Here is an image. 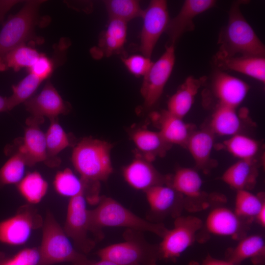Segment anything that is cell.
<instances>
[{"label": "cell", "mask_w": 265, "mask_h": 265, "mask_svg": "<svg viewBox=\"0 0 265 265\" xmlns=\"http://www.w3.org/2000/svg\"><path fill=\"white\" fill-rule=\"evenodd\" d=\"M243 1H237L231 7L227 26L220 34L219 50L215 58L242 56L264 57L265 46L243 17L240 6Z\"/></svg>", "instance_id": "6da1fadb"}, {"label": "cell", "mask_w": 265, "mask_h": 265, "mask_svg": "<svg viewBox=\"0 0 265 265\" xmlns=\"http://www.w3.org/2000/svg\"><path fill=\"white\" fill-rule=\"evenodd\" d=\"M98 203L96 208L89 211V228L90 232L100 239L103 237L102 229L107 227L150 232L161 238L167 230L163 224L136 215L110 197H100Z\"/></svg>", "instance_id": "7a4b0ae2"}, {"label": "cell", "mask_w": 265, "mask_h": 265, "mask_svg": "<svg viewBox=\"0 0 265 265\" xmlns=\"http://www.w3.org/2000/svg\"><path fill=\"white\" fill-rule=\"evenodd\" d=\"M112 147L106 141L85 137L74 147L72 164L88 186H98L100 182L106 181L112 173Z\"/></svg>", "instance_id": "3957f363"}, {"label": "cell", "mask_w": 265, "mask_h": 265, "mask_svg": "<svg viewBox=\"0 0 265 265\" xmlns=\"http://www.w3.org/2000/svg\"><path fill=\"white\" fill-rule=\"evenodd\" d=\"M39 265L71 262L78 265L88 262L85 256L74 246L50 211H47L43 224Z\"/></svg>", "instance_id": "277c9868"}, {"label": "cell", "mask_w": 265, "mask_h": 265, "mask_svg": "<svg viewBox=\"0 0 265 265\" xmlns=\"http://www.w3.org/2000/svg\"><path fill=\"white\" fill-rule=\"evenodd\" d=\"M123 237L124 241L100 249L97 255L120 265H157L158 245L148 242L142 232L127 229Z\"/></svg>", "instance_id": "5b68a950"}, {"label": "cell", "mask_w": 265, "mask_h": 265, "mask_svg": "<svg viewBox=\"0 0 265 265\" xmlns=\"http://www.w3.org/2000/svg\"><path fill=\"white\" fill-rule=\"evenodd\" d=\"M43 0H28L16 14L9 17L0 31V59L16 47L35 37V28L41 21L39 10Z\"/></svg>", "instance_id": "8992f818"}, {"label": "cell", "mask_w": 265, "mask_h": 265, "mask_svg": "<svg viewBox=\"0 0 265 265\" xmlns=\"http://www.w3.org/2000/svg\"><path fill=\"white\" fill-rule=\"evenodd\" d=\"M203 223L193 216H178L174 227L167 229L158 245L160 259L173 260L179 257L194 242Z\"/></svg>", "instance_id": "52a82bcc"}, {"label": "cell", "mask_w": 265, "mask_h": 265, "mask_svg": "<svg viewBox=\"0 0 265 265\" xmlns=\"http://www.w3.org/2000/svg\"><path fill=\"white\" fill-rule=\"evenodd\" d=\"M89 211L84 193L70 198L63 230L75 248L82 253H88L95 245L94 241L88 236L90 232Z\"/></svg>", "instance_id": "ba28073f"}, {"label": "cell", "mask_w": 265, "mask_h": 265, "mask_svg": "<svg viewBox=\"0 0 265 265\" xmlns=\"http://www.w3.org/2000/svg\"><path fill=\"white\" fill-rule=\"evenodd\" d=\"M26 109L30 114L26 120V125H40L44 118L50 120L58 118L61 114H66L70 110L69 104L60 95L53 84L48 81L40 92L24 103Z\"/></svg>", "instance_id": "9c48e42d"}, {"label": "cell", "mask_w": 265, "mask_h": 265, "mask_svg": "<svg viewBox=\"0 0 265 265\" xmlns=\"http://www.w3.org/2000/svg\"><path fill=\"white\" fill-rule=\"evenodd\" d=\"M175 61L174 46L168 45L143 76L140 92L145 107H152L160 98L173 70Z\"/></svg>", "instance_id": "30bf717a"}, {"label": "cell", "mask_w": 265, "mask_h": 265, "mask_svg": "<svg viewBox=\"0 0 265 265\" xmlns=\"http://www.w3.org/2000/svg\"><path fill=\"white\" fill-rule=\"evenodd\" d=\"M141 17L143 25L139 50L142 55L150 58L157 42L165 31L170 20L166 1L151 0L147 8L143 10Z\"/></svg>", "instance_id": "8fae6325"}, {"label": "cell", "mask_w": 265, "mask_h": 265, "mask_svg": "<svg viewBox=\"0 0 265 265\" xmlns=\"http://www.w3.org/2000/svg\"><path fill=\"white\" fill-rule=\"evenodd\" d=\"M43 224L42 217L33 207L24 206L14 216L0 222V241L13 245L23 244L32 232Z\"/></svg>", "instance_id": "7c38bea8"}, {"label": "cell", "mask_w": 265, "mask_h": 265, "mask_svg": "<svg viewBox=\"0 0 265 265\" xmlns=\"http://www.w3.org/2000/svg\"><path fill=\"white\" fill-rule=\"evenodd\" d=\"M24 136L15 140L13 145H7L4 150L6 155L17 153L25 161L26 165L32 166L47 160L45 133L39 125H26Z\"/></svg>", "instance_id": "4fadbf2b"}, {"label": "cell", "mask_w": 265, "mask_h": 265, "mask_svg": "<svg viewBox=\"0 0 265 265\" xmlns=\"http://www.w3.org/2000/svg\"><path fill=\"white\" fill-rule=\"evenodd\" d=\"M150 206L148 219L179 216L184 206L183 197L167 184L153 186L145 191Z\"/></svg>", "instance_id": "5bb4252c"}, {"label": "cell", "mask_w": 265, "mask_h": 265, "mask_svg": "<svg viewBox=\"0 0 265 265\" xmlns=\"http://www.w3.org/2000/svg\"><path fill=\"white\" fill-rule=\"evenodd\" d=\"M123 175L127 183L132 187L144 192L150 188L167 184L168 177L159 173L151 161L140 155L123 169Z\"/></svg>", "instance_id": "9a60e30c"}, {"label": "cell", "mask_w": 265, "mask_h": 265, "mask_svg": "<svg viewBox=\"0 0 265 265\" xmlns=\"http://www.w3.org/2000/svg\"><path fill=\"white\" fill-rule=\"evenodd\" d=\"M215 4V1L213 0H186L178 14L170 19L166 29L165 31L169 38V45L174 46L183 34L193 30L194 18Z\"/></svg>", "instance_id": "2e32d148"}, {"label": "cell", "mask_w": 265, "mask_h": 265, "mask_svg": "<svg viewBox=\"0 0 265 265\" xmlns=\"http://www.w3.org/2000/svg\"><path fill=\"white\" fill-rule=\"evenodd\" d=\"M212 89L219 105L235 108L245 98L249 86L241 80L219 71L213 76Z\"/></svg>", "instance_id": "e0dca14e"}, {"label": "cell", "mask_w": 265, "mask_h": 265, "mask_svg": "<svg viewBox=\"0 0 265 265\" xmlns=\"http://www.w3.org/2000/svg\"><path fill=\"white\" fill-rule=\"evenodd\" d=\"M205 226L215 236L236 237L241 227V219L234 211L222 207L212 209L208 214Z\"/></svg>", "instance_id": "ac0fdd59"}, {"label": "cell", "mask_w": 265, "mask_h": 265, "mask_svg": "<svg viewBox=\"0 0 265 265\" xmlns=\"http://www.w3.org/2000/svg\"><path fill=\"white\" fill-rule=\"evenodd\" d=\"M127 31V23L119 20L109 19L106 29L99 37L98 47L93 50V55L107 57L121 53L126 43Z\"/></svg>", "instance_id": "d6986e66"}, {"label": "cell", "mask_w": 265, "mask_h": 265, "mask_svg": "<svg viewBox=\"0 0 265 265\" xmlns=\"http://www.w3.org/2000/svg\"><path fill=\"white\" fill-rule=\"evenodd\" d=\"M215 61L219 68L242 73L263 83L265 82V57L241 55L215 58Z\"/></svg>", "instance_id": "ffe728a7"}, {"label": "cell", "mask_w": 265, "mask_h": 265, "mask_svg": "<svg viewBox=\"0 0 265 265\" xmlns=\"http://www.w3.org/2000/svg\"><path fill=\"white\" fill-rule=\"evenodd\" d=\"M204 80L202 78L188 77L168 100L166 110L183 119L191 108L195 96Z\"/></svg>", "instance_id": "44dd1931"}, {"label": "cell", "mask_w": 265, "mask_h": 265, "mask_svg": "<svg viewBox=\"0 0 265 265\" xmlns=\"http://www.w3.org/2000/svg\"><path fill=\"white\" fill-rule=\"evenodd\" d=\"M265 252L264 238L259 235L247 236L241 239L229 253L228 261L234 265L251 259L256 265L263 263Z\"/></svg>", "instance_id": "7402d4cb"}, {"label": "cell", "mask_w": 265, "mask_h": 265, "mask_svg": "<svg viewBox=\"0 0 265 265\" xmlns=\"http://www.w3.org/2000/svg\"><path fill=\"white\" fill-rule=\"evenodd\" d=\"M131 137L141 153L140 155L151 162L156 157L164 155L170 145L164 140L159 132L144 129H138L132 131Z\"/></svg>", "instance_id": "603a6c76"}, {"label": "cell", "mask_w": 265, "mask_h": 265, "mask_svg": "<svg viewBox=\"0 0 265 265\" xmlns=\"http://www.w3.org/2000/svg\"><path fill=\"white\" fill-rule=\"evenodd\" d=\"M45 138L47 160L45 164L50 167L58 166L61 163L58 154L72 145L69 134L59 124L58 118L50 120Z\"/></svg>", "instance_id": "cb8c5ba5"}, {"label": "cell", "mask_w": 265, "mask_h": 265, "mask_svg": "<svg viewBox=\"0 0 265 265\" xmlns=\"http://www.w3.org/2000/svg\"><path fill=\"white\" fill-rule=\"evenodd\" d=\"M167 184L188 200H196L201 196L202 180L198 173L193 169H178L172 177H168Z\"/></svg>", "instance_id": "d4e9b609"}, {"label": "cell", "mask_w": 265, "mask_h": 265, "mask_svg": "<svg viewBox=\"0 0 265 265\" xmlns=\"http://www.w3.org/2000/svg\"><path fill=\"white\" fill-rule=\"evenodd\" d=\"M157 116L160 130L159 132L164 140L169 144L186 145L189 135L188 126L183 119L166 110Z\"/></svg>", "instance_id": "484cf974"}, {"label": "cell", "mask_w": 265, "mask_h": 265, "mask_svg": "<svg viewBox=\"0 0 265 265\" xmlns=\"http://www.w3.org/2000/svg\"><path fill=\"white\" fill-rule=\"evenodd\" d=\"M253 167L252 160H239L227 169L221 179L237 190H247V187L255 182V171Z\"/></svg>", "instance_id": "4316f807"}, {"label": "cell", "mask_w": 265, "mask_h": 265, "mask_svg": "<svg viewBox=\"0 0 265 265\" xmlns=\"http://www.w3.org/2000/svg\"><path fill=\"white\" fill-rule=\"evenodd\" d=\"M240 126V120L235 108L218 106L211 119L212 132L231 136L238 133Z\"/></svg>", "instance_id": "83f0119b"}, {"label": "cell", "mask_w": 265, "mask_h": 265, "mask_svg": "<svg viewBox=\"0 0 265 265\" xmlns=\"http://www.w3.org/2000/svg\"><path fill=\"white\" fill-rule=\"evenodd\" d=\"M40 53L26 44L13 49L0 59V71L11 68L18 71L23 68L29 69L34 63Z\"/></svg>", "instance_id": "f1b7e54d"}, {"label": "cell", "mask_w": 265, "mask_h": 265, "mask_svg": "<svg viewBox=\"0 0 265 265\" xmlns=\"http://www.w3.org/2000/svg\"><path fill=\"white\" fill-rule=\"evenodd\" d=\"M213 141L212 132L200 131L189 135L186 146L197 166L202 167L208 162Z\"/></svg>", "instance_id": "f546056e"}, {"label": "cell", "mask_w": 265, "mask_h": 265, "mask_svg": "<svg viewBox=\"0 0 265 265\" xmlns=\"http://www.w3.org/2000/svg\"><path fill=\"white\" fill-rule=\"evenodd\" d=\"M18 191L29 203H39L46 195L48 184L42 175L37 171L27 173L17 184Z\"/></svg>", "instance_id": "4dcf8cb0"}, {"label": "cell", "mask_w": 265, "mask_h": 265, "mask_svg": "<svg viewBox=\"0 0 265 265\" xmlns=\"http://www.w3.org/2000/svg\"><path fill=\"white\" fill-rule=\"evenodd\" d=\"M53 186L56 191L60 195L71 198L87 190V186L69 168L57 172L54 177Z\"/></svg>", "instance_id": "1f68e13d"}, {"label": "cell", "mask_w": 265, "mask_h": 265, "mask_svg": "<svg viewBox=\"0 0 265 265\" xmlns=\"http://www.w3.org/2000/svg\"><path fill=\"white\" fill-rule=\"evenodd\" d=\"M109 19L124 22L141 16L143 9L139 2L135 0H108L104 2Z\"/></svg>", "instance_id": "d6a6232c"}, {"label": "cell", "mask_w": 265, "mask_h": 265, "mask_svg": "<svg viewBox=\"0 0 265 265\" xmlns=\"http://www.w3.org/2000/svg\"><path fill=\"white\" fill-rule=\"evenodd\" d=\"M227 150L239 160H252L259 150V144L247 136L236 134L224 142Z\"/></svg>", "instance_id": "836d02e7"}, {"label": "cell", "mask_w": 265, "mask_h": 265, "mask_svg": "<svg viewBox=\"0 0 265 265\" xmlns=\"http://www.w3.org/2000/svg\"><path fill=\"white\" fill-rule=\"evenodd\" d=\"M264 205L259 196L247 190H237L234 212L241 219L256 218Z\"/></svg>", "instance_id": "e575fe53"}, {"label": "cell", "mask_w": 265, "mask_h": 265, "mask_svg": "<svg viewBox=\"0 0 265 265\" xmlns=\"http://www.w3.org/2000/svg\"><path fill=\"white\" fill-rule=\"evenodd\" d=\"M42 81L34 75L29 73L17 84L13 85L12 94L7 97L9 110L31 97Z\"/></svg>", "instance_id": "d590c367"}, {"label": "cell", "mask_w": 265, "mask_h": 265, "mask_svg": "<svg viewBox=\"0 0 265 265\" xmlns=\"http://www.w3.org/2000/svg\"><path fill=\"white\" fill-rule=\"evenodd\" d=\"M26 166L19 154L11 155L0 168V189L6 185L18 184L24 177Z\"/></svg>", "instance_id": "8d00e7d4"}, {"label": "cell", "mask_w": 265, "mask_h": 265, "mask_svg": "<svg viewBox=\"0 0 265 265\" xmlns=\"http://www.w3.org/2000/svg\"><path fill=\"white\" fill-rule=\"evenodd\" d=\"M122 61L128 71L136 77L144 76L153 62L142 54H134L124 57Z\"/></svg>", "instance_id": "74e56055"}, {"label": "cell", "mask_w": 265, "mask_h": 265, "mask_svg": "<svg viewBox=\"0 0 265 265\" xmlns=\"http://www.w3.org/2000/svg\"><path fill=\"white\" fill-rule=\"evenodd\" d=\"M53 61L45 54L40 53L33 65L28 70L29 73L44 81L53 73Z\"/></svg>", "instance_id": "f35d334b"}, {"label": "cell", "mask_w": 265, "mask_h": 265, "mask_svg": "<svg viewBox=\"0 0 265 265\" xmlns=\"http://www.w3.org/2000/svg\"><path fill=\"white\" fill-rule=\"evenodd\" d=\"M25 265H39L40 254L39 248H26L15 255Z\"/></svg>", "instance_id": "ab89813d"}, {"label": "cell", "mask_w": 265, "mask_h": 265, "mask_svg": "<svg viewBox=\"0 0 265 265\" xmlns=\"http://www.w3.org/2000/svg\"><path fill=\"white\" fill-rule=\"evenodd\" d=\"M19 1L0 0V22H2L6 13Z\"/></svg>", "instance_id": "60d3db41"}, {"label": "cell", "mask_w": 265, "mask_h": 265, "mask_svg": "<svg viewBox=\"0 0 265 265\" xmlns=\"http://www.w3.org/2000/svg\"><path fill=\"white\" fill-rule=\"evenodd\" d=\"M201 265H234L227 260L223 261L212 258H207Z\"/></svg>", "instance_id": "b9f144b4"}, {"label": "cell", "mask_w": 265, "mask_h": 265, "mask_svg": "<svg viewBox=\"0 0 265 265\" xmlns=\"http://www.w3.org/2000/svg\"><path fill=\"white\" fill-rule=\"evenodd\" d=\"M78 265H120L109 260L106 259H100L97 262H92L90 260L85 263Z\"/></svg>", "instance_id": "7bdbcfd3"}, {"label": "cell", "mask_w": 265, "mask_h": 265, "mask_svg": "<svg viewBox=\"0 0 265 265\" xmlns=\"http://www.w3.org/2000/svg\"><path fill=\"white\" fill-rule=\"evenodd\" d=\"M10 111L8 107L7 97L0 95V112Z\"/></svg>", "instance_id": "ee69618b"}, {"label": "cell", "mask_w": 265, "mask_h": 265, "mask_svg": "<svg viewBox=\"0 0 265 265\" xmlns=\"http://www.w3.org/2000/svg\"><path fill=\"white\" fill-rule=\"evenodd\" d=\"M256 219L258 220L259 223L263 227H265V204L263 206L258 215H257Z\"/></svg>", "instance_id": "f6af8a7d"}, {"label": "cell", "mask_w": 265, "mask_h": 265, "mask_svg": "<svg viewBox=\"0 0 265 265\" xmlns=\"http://www.w3.org/2000/svg\"><path fill=\"white\" fill-rule=\"evenodd\" d=\"M1 265H25L16 256L13 258L3 261Z\"/></svg>", "instance_id": "bcb514c9"}, {"label": "cell", "mask_w": 265, "mask_h": 265, "mask_svg": "<svg viewBox=\"0 0 265 265\" xmlns=\"http://www.w3.org/2000/svg\"><path fill=\"white\" fill-rule=\"evenodd\" d=\"M5 260H3V257H2V255H0V265H1L2 263L3 262V261H4Z\"/></svg>", "instance_id": "7dc6e473"}]
</instances>
